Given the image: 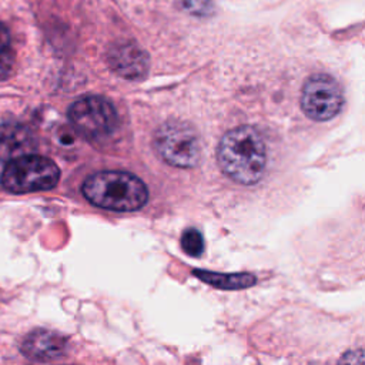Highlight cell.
<instances>
[{"mask_svg": "<svg viewBox=\"0 0 365 365\" xmlns=\"http://www.w3.org/2000/svg\"><path fill=\"white\" fill-rule=\"evenodd\" d=\"M34 147V140L27 127L17 123L0 124V161H10L29 154Z\"/></svg>", "mask_w": 365, "mask_h": 365, "instance_id": "9", "label": "cell"}, {"mask_svg": "<svg viewBox=\"0 0 365 365\" xmlns=\"http://www.w3.org/2000/svg\"><path fill=\"white\" fill-rule=\"evenodd\" d=\"M192 275L201 279L202 282H207L221 289H242V288L252 287L257 282V278L248 272L221 274V272H212L205 269H194Z\"/></svg>", "mask_w": 365, "mask_h": 365, "instance_id": "10", "label": "cell"}, {"mask_svg": "<svg viewBox=\"0 0 365 365\" xmlns=\"http://www.w3.org/2000/svg\"><path fill=\"white\" fill-rule=\"evenodd\" d=\"M13 66H14V57L10 48L1 50L0 51V80H6L11 74Z\"/></svg>", "mask_w": 365, "mask_h": 365, "instance_id": "12", "label": "cell"}, {"mask_svg": "<svg viewBox=\"0 0 365 365\" xmlns=\"http://www.w3.org/2000/svg\"><path fill=\"white\" fill-rule=\"evenodd\" d=\"M184 7L194 14H207V10L211 7L208 0H185Z\"/></svg>", "mask_w": 365, "mask_h": 365, "instance_id": "13", "label": "cell"}, {"mask_svg": "<svg viewBox=\"0 0 365 365\" xmlns=\"http://www.w3.org/2000/svg\"><path fill=\"white\" fill-rule=\"evenodd\" d=\"M58 178L60 170L53 160L29 153L7 161L0 182L9 192L29 194L54 188Z\"/></svg>", "mask_w": 365, "mask_h": 365, "instance_id": "3", "label": "cell"}, {"mask_svg": "<svg viewBox=\"0 0 365 365\" xmlns=\"http://www.w3.org/2000/svg\"><path fill=\"white\" fill-rule=\"evenodd\" d=\"M10 46V34L9 30L0 23V51L9 48Z\"/></svg>", "mask_w": 365, "mask_h": 365, "instance_id": "14", "label": "cell"}, {"mask_svg": "<svg viewBox=\"0 0 365 365\" xmlns=\"http://www.w3.org/2000/svg\"><path fill=\"white\" fill-rule=\"evenodd\" d=\"M222 173L232 181L252 185L265 171L267 148L262 135L251 125H240L224 134L217 148Z\"/></svg>", "mask_w": 365, "mask_h": 365, "instance_id": "1", "label": "cell"}, {"mask_svg": "<svg viewBox=\"0 0 365 365\" xmlns=\"http://www.w3.org/2000/svg\"><path fill=\"white\" fill-rule=\"evenodd\" d=\"M181 247L185 254L191 257H200L204 251V238L197 228H187L181 234Z\"/></svg>", "mask_w": 365, "mask_h": 365, "instance_id": "11", "label": "cell"}, {"mask_svg": "<svg viewBox=\"0 0 365 365\" xmlns=\"http://www.w3.org/2000/svg\"><path fill=\"white\" fill-rule=\"evenodd\" d=\"M342 104V88L334 77L314 74L305 81L301 94V107L309 118L315 121L331 120L341 111Z\"/></svg>", "mask_w": 365, "mask_h": 365, "instance_id": "6", "label": "cell"}, {"mask_svg": "<svg viewBox=\"0 0 365 365\" xmlns=\"http://www.w3.org/2000/svg\"><path fill=\"white\" fill-rule=\"evenodd\" d=\"M158 155L170 165L191 168L201 158V141L197 130L187 121L168 120L154 134Z\"/></svg>", "mask_w": 365, "mask_h": 365, "instance_id": "4", "label": "cell"}, {"mask_svg": "<svg viewBox=\"0 0 365 365\" xmlns=\"http://www.w3.org/2000/svg\"><path fill=\"white\" fill-rule=\"evenodd\" d=\"M68 120L84 137L97 138L114 131L117 113L107 98L101 96H86L70 106Z\"/></svg>", "mask_w": 365, "mask_h": 365, "instance_id": "5", "label": "cell"}, {"mask_svg": "<svg viewBox=\"0 0 365 365\" xmlns=\"http://www.w3.org/2000/svg\"><path fill=\"white\" fill-rule=\"evenodd\" d=\"M88 202L110 211H137L148 200L145 184L127 171H98L86 178L81 187Z\"/></svg>", "mask_w": 365, "mask_h": 365, "instance_id": "2", "label": "cell"}, {"mask_svg": "<svg viewBox=\"0 0 365 365\" xmlns=\"http://www.w3.org/2000/svg\"><path fill=\"white\" fill-rule=\"evenodd\" d=\"M67 349V339L58 332L48 329H36L26 335L21 342V354L37 362L53 361L64 355Z\"/></svg>", "mask_w": 365, "mask_h": 365, "instance_id": "8", "label": "cell"}, {"mask_svg": "<svg viewBox=\"0 0 365 365\" xmlns=\"http://www.w3.org/2000/svg\"><path fill=\"white\" fill-rule=\"evenodd\" d=\"M113 71L128 80H141L148 71V56L137 44L124 41L114 44L107 54Z\"/></svg>", "mask_w": 365, "mask_h": 365, "instance_id": "7", "label": "cell"}]
</instances>
